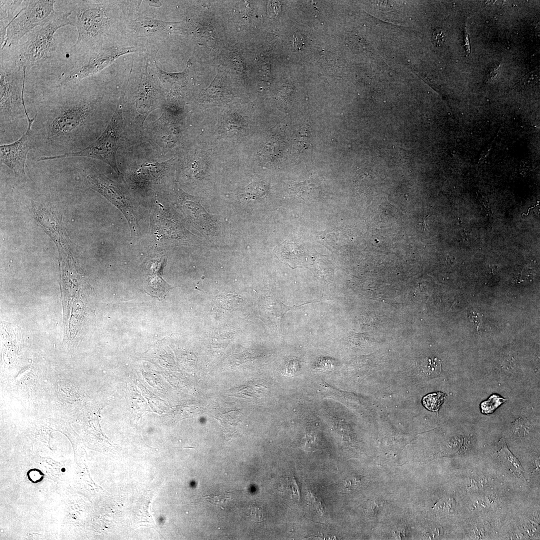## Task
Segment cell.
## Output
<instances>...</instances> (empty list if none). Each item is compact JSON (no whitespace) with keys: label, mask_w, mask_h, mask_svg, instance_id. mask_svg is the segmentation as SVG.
<instances>
[{"label":"cell","mask_w":540,"mask_h":540,"mask_svg":"<svg viewBox=\"0 0 540 540\" xmlns=\"http://www.w3.org/2000/svg\"><path fill=\"white\" fill-rule=\"evenodd\" d=\"M74 26L72 13L56 11L48 20L28 33L14 58L22 69H30L50 58L56 49V32L66 26Z\"/></svg>","instance_id":"6da1fadb"},{"label":"cell","mask_w":540,"mask_h":540,"mask_svg":"<svg viewBox=\"0 0 540 540\" xmlns=\"http://www.w3.org/2000/svg\"><path fill=\"white\" fill-rule=\"evenodd\" d=\"M70 10L75 16L74 26L78 36L70 53L78 52L94 41L100 39L112 24L110 8L106 4H94L86 0L69 1Z\"/></svg>","instance_id":"7a4b0ae2"},{"label":"cell","mask_w":540,"mask_h":540,"mask_svg":"<svg viewBox=\"0 0 540 540\" xmlns=\"http://www.w3.org/2000/svg\"><path fill=\"white\" fill-rule=\"evenodd\" d=\"M124 96V93L122 92L115 112L109 124L100 136L92 144L78 152L58 156H43L39 158L38 161L76 156L88 157L104 162L119 174L120 172L116 164V155L119 147L123 124L122 108Z\"/></svg>","instance_id":"3957f363"},{"label":"cell","mask_w":540,"mask_h":540,"mask_svg":"<svg viewBox=\"0 0 540 540\" xmlns=\"http://www.w3.org/2000/svg\"><path fill=\"white\" fill-rule=\"evenodd\" d=\"M135 51L134 46H112L102 48L88 55L72 54V59L60 78L58 86L79 83L84 78L100 72L121 56Z\"/></svg>","instance_id":"277c9868"},{"label":"cell","mask_w":540,"mask_h":540,"mask_svg":"<svg viewBox=\"0 0 540 540\" xmlns=\"http://www.w3.org/2000/svg\"><path fill=\"white\" fill-rule=\"evenodd\" d=\"M26 68H22L14 58L4 59L0 55V109L1 118L11 117L24 108L22 97L24 94Z\"/></svg>","instance_id":"5b68a950"},{"label":"cell","mask_w":540,"mask_h":540,"mask_svg":"<svg viewBox=\"0 0 540 540\" xmlns=\"http://www.w3.org/2000/svg\"><path fill=\"white\" fill-rule=\"evenodd\" d=\"M54 0H28L25 8L8 27L0 50L18 44L20 40L48 20L55 12Z\"/></svg>","instance_id":"8992f818"},{"label":"cell","mask_w":540,"mask_h":540,"mask_svg":"<svg viewBox=\"0 0 540 540\" xmlns=\"http://www.w3.org/2000/svg\"><path fill=\"white\" fill-rule=\"evenodd\" d=\"M86 180L90 188L102 194L122 212L130 226L132 236L138 235L140 226L130 198L126 190L118 184L99 173L87 174Z\"/></svg>","instance_id":"52a82bcc"},{"label":"cell","mask_w":540,"mask_h":540,"mask_svg":"<svg viewBox=\"0 0 540 540\" xmlns=\"http://www.w3.org/2000/svg\"><path fill=\"white\" fill-rule=\"evenodd\" d=\"M22 104L28 120L26 130L18 140L14 142L0 146L1 162L9 168L16 175L20 176H24L26 174L25 165L26 156L29 150L34 148L30 132L32 124L37 116L36 114L34 118H29L24 96L22 98Z\"/></svg>","instance_id":"ba28073f"},{"label":"cell","mask_w":540,"mask_h":540,"mask_svg":"<svg viewBox=\"0 0 540 540\" xmlns=\"http://www.w3.org/2000/svg\"><path fill=\"white\" fill-rule=\"evenodd\" d=\"M96 102V101L80 100L64 105L52 121V134L62 136L77 128L91 114Z\"/></svg>","instance_id":"9c48e42d"},{"label":"cell","mask_w":540,"mask_h":540,"mask_svg":"<svg viewBox=\"0 0 540 540\" xmlns=\"http://www.w3.org/2000/svg\"><path fill=\"white\" fill-rule=\"evenodd\" d=\"M134 32L138 36L160 32L183 34L184 30L182 22H170L147 16H142L134 22Z\"/></svg>","instance_id":"30bf717a"},{"label":"cell","mask_w":540,"mask_h":540,"mask_svg":"<svg viewBox=\"0 0 540 540\" xmlns=\"http://www.w3.org/2000/svg\"><path fill=\"white\" fill-rule=\"evenodd\" d=\"M28 0H0V46L4 42L6 30L14 20L25 8Z\"/></svg>","instance_id":"8fae6325"},{"label":"cell","mask_w":540,"mask_h":540,"mask_svg":"<svg viewBox=\"0 0 540 540\" xmlns=\"http://www.w3.org/2000/svg\"><path fill=\"white\" fill-rule=\"evenodd\" d=\"M165 262L166 259L163 258H157L152 260L147 266L148 268V283L150 284L148 285L150 288L149 290L151 293H153L154 291V296H156V292L158 291V288H160L162 292V291L165 296L166 293L162 288H164L167 292L168 291L170 288V286L164 280L162 276V269Z\"/></svg>","instance_id":"7c38bea8"},{"label":"cell","mask_w":540,"mask_h":540,"mask_svg":"<svg viewBox=\"0 0 540 540\" xmlns=\"http://www.w3.org/2000/svg\"><path fill=\"white\" fill-rule=\"evenodd\" d=\"M498 456L502 463L518 477L523 476L524 470L518 460L509 450L504 438L498 443Z\"/></svg>","instance_id":"4fadbf2b"},{"label":"cell","mask_w":540,"mask_h":540,"mask_svg":"<svg viewBox=\"0 0 540 540\" xmlns=\"http://www.w3.org/2000/svg\"><path fill=\"white\" fill-rule=\"evenodd\" d=\"M188 62L184 70L178 73H168L162 70L156 64L155 61L156 72L163 84L172 85L174 84L182 82L186 78L190 66Z\"/></svg>","instance_id":"5bb4252c"},{"label":"cell","mask_w":540,"mask_h":540,"mask_svg":"<svg viewBox=\"0 0 540 540\" xmlns=\"http://www.w3.org/2000/svg\"><path fill=\"white\" fill-rule=\"evenodd\" d=\"M220 72L216 75L211 84L204 92L202 96L204 98H220L224 97V94H228V92L225 91L222 84V75Z\"/></svg>","instance_id":"9a60e30c"},{"label":"cell","mask_w":540,"mask_h":540,"mask_svg":"<svg viewBox=\"0 0 540 540\" xmlns=\"http://www.w3.org/2000/svg\"><path fill=\"white\" fill-rule=\"evenodd\" d=\"M420 368L422 372L426 376H437L440 372V362L436 358H425L420 362Z\"/></svg>","instance_id":"2e32d148"},{"label":"cell","mask_w":540,"mask_h":540,"mask_svg":"<svg viewBox=\"0 0 540 540\" xmlns=\"http://www.w3.org/2000/svg\"><path fill=\"white\" fill-rule=\"evenodd\" d=\"M443 392H435L428 394L422 398L424 406L428 410L437 411L442 404L445 398Z\"/></svg>","instance_id":"e0dca14e"},{"label":"cell","mask_w":540,"mask_h":540,"mask_svg":"<svg viewBox=\"0 0 540 540\" xmlns=\"http://www.w3.org/2000/svg\"><path fill=\"white\" fill-rule=\"evenodd\" d=\"M266 311L268 314L276 318H281L284 313L288 310V306L280 303L277 302L274 300H268L265 306Z\"/></svg>","instance_id":"ac0fdd59"},{"label":"cell","mask_w":540,"mask_h":540,"mask_svg":"<svg viewBox=\"0 0 540 540\" xmlns=\"http://www.w3.org/2000/svg\"><path fill=\"white\" fill-rule=\"evenodd\" d=\"M506 400V399L498 395L492 394L488 400L481 404L482 412L486 414H492Z\"/></svg>","instance_id":"d6986e66"},{"label":"cell","mask_w":540,"mask_h":540,"mask_svg":"<svg viewBox=\"0 0 540 540\" xmlns=\"http://www.w3.org/2000/svg\"><path fill=\"white\" fill-rule=\"evenodd\" d=\"M530 429V424L524 418L516 420L512 426V431L518 436H526L529 432Z\"/></svg>","instance_id":"ffe728a7"},{"label":"cell","mask_w":540,"mask_h":540,"mask_svg":"<svg viewBox=\"0 0 540 540\" xmlns=\"http://www.w3.org/2000/svg\"><path fill=\"white\" fill-rule=\"evenodd\" d=\"M264 185L260 182L252 183L249 184L246 188V194L247 196H260L265 193Z\"/></svg>","instance_id":"44dd1931"},{"label":"cell","mask_w":540,"mask_h":540,"mask_svg":"<svg viewBox=\"0 0 540 540\" xmlns=\"http://www.w3.org/2000/svg\"><path fill=\"white\" fill-rule=\"evenodd\" d=\"M218 298V303L221 302L220 304L224 308L231 309L236 307V302L239 301V298H236V297L234 296H226L224 297Z\"/></svg>","instance_id":"7402d4cb"},{"label":"cell","mask_w":540,"mask_h":540,"mask_svg":"<svg viewBox=\"0 0 540 540\" xmlns=\"http://www.w3.org/2000/svg\"><path fill=\"white\" fill-rule=\"evenodd\" d=\"M382 502L378 500L370 502L366 507V514L368 517H374L381 510Z\"/></svg>","instance_id":"603a6c76"},{"label":"cell","mask_w":540,"mask_h":540,"mask_svg":"<svg viewBox=\"0 0 540 540\" xmlns=\"http://www.w3.org/2000/svg\"><path fill=\"white\" fill-rule=\"evenodd\" d=\"M250 516L252 520L257 522L263 521V512L261 508L256 504H253L249 507Z\"/></svg>","instance_id":"cb8c5ba5"},{"label":"cell","mask_w":540,"mask_h":540,"mask_svg":"<svg viewBox=\"0 0 540 540\" xmlns=\"http://www.w3.org/2000/svg\"><path fill=\"white\" fill-rule=\"evenodd\" d=\"M360 484V480L356 477L346 478L344 482V489L348 492L356 488Z\"/></svg>","instance_id":"d4e9b609"},{"label":"cell","mask_w":540,"mask_h":540,"mask_svg":"<svg viewBox=\"0 0 540 540\" xmlns=\"http://www.w3.org/2000/svg\"><path fill=\"white\" fill-rule=\"evenodd\" d=\"M445 34L443 30L441 28L436 30L433 33L432 40L437 46H440L444 42Z\"/></svg>","instance_id":"484cf974"},{"label":"cell","mask_w":540,"mask_h":540,"mask_svg":"<svg viewBox=\"0 0 540 540\" xmlns=\"http://www.w3.org/2000/svg\"><path fill=\"white\" fill-rule=\"evenodd\" d=\"M482 316L478 312H473L471 314V320L476 325L478 330L482 327Z\"/></svg>","instance_id":"4316f807"},{"label":"cell","mask_w":540,"mask_h":540,"mask_svg":"<svg viewBox=\"0 0 540 540\" xmlns=\"http://www.w3.org/2000/svg\"><path fill=\"white\" fill-rule=\"evenodd\" d=\"M280 10V6L278 2H271L268 5V13L272 16H276Z\"/></svg>","instance_id":"83f0119b"},{"label":"cell","mask_w":540,"mask_h":540,"mask_svg":"<svg viewBox=\"0 0 540 540\" xmlns=\"http://www.w3.org/2000/svg\"><path fill=\"white\" fill-rule=\"evenodd\" d=\"M499 66H497L496 68L492 67L490 68L488 72L486 75L485 78L488 80L494 78L498 76Z\"/></svg>","instance_id":"f1b7e54d"},{"label":"cell","mask_w":540,"mask_h":540,"mask_svg":"<svg viewBox=\"0 0 540 540\" xmlns=\"http://www.w3.org/2000/svg\"><path fill=\"white\" fill-rule=\"evenodd\" d=\"M294 38V46L297 49H300L304 45L303 38L300 35H296Z\"/></svg>","instance_id":"f546056e"},{"label":"cell","mask_w":540,"mask_h":540,"mask_svg":"<svg viewBox=\"0 0 540 540\" xmlns=\"http://www.w3.org/2000/svg\"><path fill=\"white\" fill-rule=\"evenodd\" d=\"M464 41L466 50V54L468 55L470 54V44L469 35L466 28L465 29L464 33Z\"/></svg>","instance_id":"4dcf8cb0"},{"label":"cell","mask_w":540,"mask_h":540,"mask_svg":"<svg viewBox=\"0 0 540 540\" xmlns=\"http://www.w3.org/2000/svg\"><path fill=\"white\" fill-rule=\"evenodd\" d=\"M22 516H24L26 514V512H22Z\"/></svg>","instance_id":"1f68e13d"},{"label":"cell","mask_w":540,"mask_h":540,"mask_svg":"<svg viewBox=\"0 0 540 540\" xmlns=\"http://www.w3.org/2000/svg\"><path fill=\"white\" fill-rule=\"evenodd\" d=\"M4 532V530H1V532Z\"/></svg>","instance_id":"d6a6232c"}]
</instances>
